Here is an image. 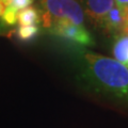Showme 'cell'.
<instances>
[{"label": "cell", "mask_w": 128, "mask_h": 128, "mask_svg": "<svg viewBox=\"0 0 128 128\" xmlns=\"http://www.w3.org/2000/svg\"><path fill=\"white\" fill-rule=\"evenodd\" d=\"M79 76L90 90L128 102V66L114 58L83 51Z\"/></svg>", "instance_id": "cell-1"}, {"label": "cell", "mask_w": 128, "mask_h": 128, "mask_svg": "<svg viewBox=\"0 0 128 128\" xmlns=\"http://www.w3.org/2000/svg\"><path fill=\"white\" fill-rule=\"evenodd\" d=\"M38 12L42 27L46 31L60 22L86 26V15L76 0H41Z\"/></svg>", "instance_id": "cell-2"}, {"label": "cell", "mask_w": 128, "mask_h": 128, "mask_svg": "<svg viewBox=\"0 0 128 128\" xmlns=\"http://www.w3.org/2000/svg\"><path fill=\"white\" fill-rule=\"evenodd\" d=\"M47 32L54 36L77 46H93L94 40L86 26H79L70 22H60L51 26Z\"/></svg>", "instance_id": "cell-3"}, {"label": "cell", "mask_w": 128, "mask_h": 128, "mask_svg": "<svg viewBox=\"0 0 128 128\" xmlns=\"http://www.w3.org/2000/svg\"><path fill=\"white\" fill-rule=\"evenodd\" d=\"M89 22L97 29H102V22L110 10L114 6V0H76Z\"/></svg>", "instance_id": "cell-4"}, {"label": "cell", "mask_w": 128, "mask_h": 128, "mask_svg": "<svg viewBox=\"0 0 128 128\" xmlns=\"http://www.w3.org/2000/svg\"><path fill=\"white\" fill-rule=\"evenodd\" d=\"M124 26H125V15H124V11L122 8L116 6L114 4V6L110 10V12L107 15V17L105 18V20H104L100 30H102L105 33L115 35L118 33L123 32Z\"/></svg>", "instance_id": "cell-5"}, {"label": "cell", "mask_w": 128, "mask_h": 128, "mask_svg": "<svg viewBox=\"0 0 128 128\" xmlns=\"http://www.w3.org/2000/svg\"><path fill=\"white\" fill-rule=\"evenodd\" d=\"M112 54L115 60L128 66V34L121 32L113 35Z\"/></svg>", "instance_id": "cell-6"}, {"label": "cell", "mask_w": 128, "mask_h": 128, "mask_svg": "<svg viewBox=\"0 0 128 128\" xmlns=\"http://www.w3.org/2000/svg\"><path fill=\"white\" fill-rule=\"evenodd\" d=\"M17 22L19 24V26L38 25L41 22L38 10L32 6H28L20 10L17 15Z\"/></svg>", "instance_id": "cell-7"}, {"label": "cell", "mask_w": 128, "mask_h": 128, "mask_svg": "<svg viewBox=\"0 0 128 128\" xmlns=\"http://www.w3.org/2000/svg\"><path fill=\"white\" fill-rule=\"evenodd\" d=\"M38 25H31V26H19L17 29V36L24 42H28L36 38L38 34Z\"/></svg>", "instance_id": "cell-8"}, {"label": "cell", "mask_w": 128, "mask_h": 128, "mask_svg": "<svg viewBox=\"0 0 128 128\" xmlns=\"http://www.w3.org/2000/svg\"><path fill=\"white\" fill-rule=\"evenodd\" d=\"M17 15H18V11L12 9L10 6H6L4 12H3L1 18L6 25L13 26L17 22Z\"/></svg>", "instance_id": "cell-9"}, {"label": "cell", "mask_w": 128, "mask_h": 128, "mask_svg": "<svg viewBox=\"0 0 128 128\" xmlns=\"http://www.w3.org/2000/svg\"><path fill=\"white\" fill-rule=\"evenodd\" d=\"M33 0H3L6 6H10L16 11H20L25 8H28L31 6Z\"/></svg>", "instance_id": "cell-10"}, {"label": "cell", "mask_w": 128, "mask_h": 128, "mask_svg": "<svg viewBox=\"0 0 128 128\" xmlns=\"http://www.w3.org/2000/svg\"><path fill=\"white\" fill-rule=\"evenodd\" d=\"M114 4L120 8L128 6V0H114Z\"/></svg>", "instance_id": "cell-11"}, {"label": "cell", "mask_w": 128, "mask_h": 128, "mask_svg": "<svg viewBox=\"0 0 128 128\" xmlns=\"http://www.w3.org/2000/svg\"><path fill=\"white\" fill-rule=\"evenodd\" d=\"M4 9H6L4 2H3V0H0V17H1V16H2L3 12H4Z\"/></svg>", "instance_id": "cell-12"}, {"label": "cell", "mask_w": 128, "mask_h": 128, "mask_svg": "<svg viewBox=\"0 0 128 128\" xmlns=\"http://www.w3.org/2000/svg\"><path fill=\"white\" fill-rule=\"evenodd\" d=\"M124 11V15H125V24L128 22V6H123L122 8Z\"/></svg>", "instance_id": "cell-13"}, {"label": "cell", "mask_w": 128, "mask_h": 128, "mask_svg": "<svg viewBox=\"0 0 128 128\" xmlns=\"http://www.w3.org/2000/svg\"><path fill=\"white\" fill-rule=\"evenodd\" d=\"M123 32H124V33H126V34H128V22H126V24H125V26H124Z\"/></svg>", "instance_id": "cell-14"}]
</instances>
